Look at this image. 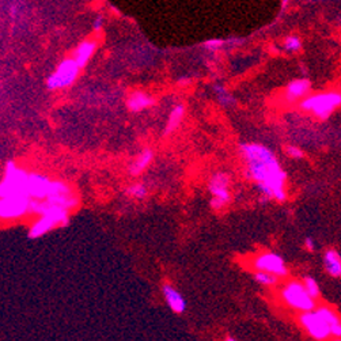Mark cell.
Listing matches in <instances>:
<instances>
[{"mask_svg": "<svg viewBox=\"0 0 341 341\" xmlns=\"http://www.w3.org/2000/svg\"><path fill=\"white\" fill-rule=\"evenodd\" d=\"M239 154L247 177L256 184L263 199L285 201L287 174L275 152L261 143H242Z\"/></svg>", "mask_w": 341, "mask_h": 341, "instance_id": "cell-1", "label": "cell"}, {"mask_svg": "<svg viewBox=\"0 0 341 341\" xmlns=\"http://www.w3.org/2000/svg\"><path fill=\"white\" fill-rule=\"evenodd\" d=\"M341 95L339 91H326L318 94H307L299 102L301 109L314 114L320 120H326L335 110L340 108Z\"/></svg>", "mask_w": 341, "mask_h": 341, "instance_id": "cell-2", "label": "cell"}, {"mask_svg": "<svg viewBox=\"0 0 341 341\" xmlns=\"http://www.w3.org/2000/svg\"><path fill=\"white\" fill-rule=\"evenodd\" d=\"M27 175H29L27 171L18 168L14 162H8L6 165L4 177L0 182V197L29 196L27 194Z\"/></svg>", "mask_w": 341, "mask_h": 341, "instance_id": "cell-3", "label": "cell"}, {"mask_svg": "<svg viewBox=\"0 0 341 341\" xmlns=\"http://www.w3.org/2000/svg\"><path fill=\"white\" fill-rule=\"evenodd\" d=\"M282 298L285 304L301 313L314 310L316 307V299H313L307 294V291L304 290L303 284L296 280H292L284 285V288L282 290Z\"/></svg>", "mask_w": 341, "mask_h": 341, "instance_id": "cell-4", "label": "cell"}, {"mask_svg": "<svg viewBox=\"0 0 341 341\" xmlns=\"http://www.w3.org/2000/svg\"><path fill=\"white\" fill-rule=\"evenodd\" d=\"M208 192L211 194V207L213 211H223L231 200L230 177L223 171H218L208 182Z\"/></svg>", "mask_w": 341, "mask_h": 341, "instance_id": "cell-5", "label": "cell"}, {"mask_svg": "<svg viewBox=\"0 0 341 341\" xmlns=\"http://www.w3.org/2000/svg\"><path fill=\"white\" fill-rule=\"evenodd\" d=\"M46 206L60 207L67 211H72L79 204V199L74 193L70 185H67L63 181H52L49 193L42 200Z\"/></svg>", "mask_w": 341, "mask_h": 341, "instance_id": "cell-6", "label": "cell"}, {"mask_svg": "<svg viewBox=\"0 0 341 341\" xmlns=\"http://www.w3.org/2000/svg\"><path fill=\"white\" fill-rule=\"evenodd\" d=\"M80 68L74 61V58H65L57 65L56 71L48 77L46 86L49 90H61L75 83Z\"/></svg>", "mask_w": 341, "mask_h": 341, "instance_id": "cell-7", "label": "cell"}, {"mask_svg": "<svg viewBox=\"0 0 341 341\" xmlns=\"http://www.w3.org/2000/svg\"><path fill=\"white\" fill-rule=\"evenodd\" d=\"M29 196H15V197H0V219H19L26 213L30 212Z\"/></svg>", "mask_w": 341, "mask_h": 341, "instance_id": "cell-8", "label": "cell"}, {"mask_svg": "<svg viewBox=\"0 0 341 341\" xmlns=\"http://www.w3.org/2000/svg\"><path fill=\"white\" fill-rule=\"evenodd\" d=\"M253 268L256 270H264L276 275L277 277H285L288 275V268L283 257L273 251L260 253L253 260Z\"/></svg>", "mask_w": 341, "mask_h": 341, "instance_id": "cell-9", "label": "cell"}, {"mask_svg": "<svg viewBox=\"0 0 341 341\" xmlns=\"http://www.w3.org/2000/svg\"><path fill=\"white\" fill-rule=\"evenodd\" d=\"M299 322L302 328L307 332V335L316 340H326L330 337V329L328 323L322 320L316 310L303 311L299 317Z\"/></svg>", "mask_w": 341, "mask_h": 341, "instance_id": "cell-10", "label": "cell"}, {"mask_svg": "<svg viewBox=\"0 0 341 341\" xmlns=\"http://www.w3.org/2000/svg\"><path fill=\"white\" fill-rule=\"evenodd\" d=\"M52 180L44 174L29 173L27 175V194L32 200H44L49 193Z\"/></svg>", "mask_w": 341, "mask_h": 341, "instance_id": "cell-11", "label": "cell"}, {"mask_svg": "<svg viewBox=\"0 0 341 341\" xmlns=\"http://www.w3.org/2000/svg\"><path fill=\"white\" fill-rule=\"evenodd\" d=\"M311 83L309 79H294L291 80L287 89L284 91V99L288 103H294L296 101H301L303 97L310 94Z\"/></svg>", "mask_w": 341, "mask_h": 341, "instance_id": "cell-12", "label": "cell"}, {"mask_svg": "<svg viewBox=\"0 0 341 341\" xmlns=\"http://www.w3.org/2000/svg\"><path fill=\"white\" fill-rule=\"evenodd\" d=\"M162 294L168 303V306L175 314H182L187 310V301L180 291L177 290L171 284H163L162 285Z\"/></svg>", "mask_w": 341, "mask_h": 341, "instance_id": "cell-13", "label": "cell"}, {"mask_svg": "<svg viewBox=\"0 0 341 341\" xmlns=\"http://www.w3.org/2000/svg\"><path fill=\"white\" fill-rule=\"evenodd\" d=\"M152 105H154V98L151 97V94H148L146 91H132L128 95V98H127V108L132 113H140L143 110L151 108Z\"/></svg>", "mask_w": 341, "mask_h": 341, "instance_id": "cell-14", "label": "cell"}, {"mask_svg": "<svg viewBox=\"0 0 341 341\" xmlns=\"http://www.w3.org/2000/svg\"><path fill=\"white\" fill-rule=\"evenodd\" d=\"M97 41H94V39H84L76 46V49L74 51V55H72V58L79 68H83L89 64L93 55L97 51Z\"/></svg>", "mask_w": 341, "mask_h": 341, "instance_id": "cell-15", "label": "cell"}, {"mask_svg": "<svg viewBox=\"0 0 341 341\" xmlns=\"http://www.w3.org/2000/svg\"><path fill=\"white\" fill-rule=\"evenodd\" d=\"M317 313L321 316L323 321L328 323L329 329H330V337H336L340 339L341 337V323L340 318L337 316L335 310L330 309L328 306H320V307H314Z\"/></svg>", "mask_w": 341, "mask_h": 341, "instance_id": "cell-16", "label": "cell"}, {"mask_svg": "<svg viewBox=\"0 0 341 341\" xmlns=\"http://www.w3.org/2000/svg\"><path fill=\"white\" fill-rule=\"evenodd\" d=\"M152 159H154V151L151 148H144L135 161L132 162V165L129 166V174L133 177H137L151 165Z\"/></svg>", "mask_w": 341, "mask_h": 341, "instance_id": "cell-17", "label": "cell"}, {"mask_svg": "<svg viewBox=\"0 0 341 341\" xmlns=\"http://www.w3.org/2000/svg\"><path fill=\"white\" fill-rule=\"evenodd\" d=\"M323 266L332 277L339 279L341 276V258L339 251L329 249L323 254Z\"/></svg>", "mask_w": 341, "mask_h": 341, "instance_id": "cell-18", "label": "cell"}, {"mask_svg": "<svg viewBox=\"0 0 341 341\" xmlns=\"http://www.w3.org/2000/svg\"><path fill=\"white\" fill-rule=\"evenodd\" d=\"M184 116H185V106L182 103L175 105L173 109H171V112H170V114H169L168 122H166L165 131H163V135H171L173 132H175L177 129L180 128V125L182 124V120H184Z\"/></svg>", "mask_w": 341, "mask_h": 341, "instance_id": "cell-19", "label": "cell"}, {"mask_svg": "<svg viewBox=\"0 0 341 341\" xmlns=\"http://www.w3.org/2000/svg\"><path fill=\"white\" fill-rule=\"evenodd\" d=\"M213 91H215V95L218 98V102L225 106V108H230V106H234L235 103V98L232 97L231 94L228 93V90L226 89L223 84L215 83L213 84Z\"/></svg>", "mask_w": 341, "mask_h": 341, "instance_id": "cell-20", "label": "cell"}, {"mask_svg": "<svg viewBox=\"0 0 341 341\" xmlns=\"http://www.w3.org/2000/svg\"><path fill=\"white\" fill-rule=\"evenodd\" d=\"M279 279H280V277H277L276 275L269 273V272H264V270H256V273H254V280H256L257 283L261 284V285H265V287H273V285H276Z\"/></svg>", "mask_w": 341, "mask_h": 341, "instance_id": "cell-21", "label": "cell"}, {"mask_svg": "<svg viewBox=\"0 0 341 341\" xmlns=\"http://www.w3.org/2000/svg\"><path fill=\"white\" fill-rule=\"evenodd\" d=\"M127 194H128L129 197H132V199L135 200H143L147 197L148 194V189L146 185H143V184H132L131 187L127 188Z\"/></svg>", "mask_w": 341, "mask_h": 341, "instance_id": "cell-22", "label": "cell"}, {"mask_svg": "<svg viewBox=\"0 0 341 341\" xmlns=\"http://www.w3.org/2000/svg\"><path fill=\"white\" fill-rule=\"evenodd\" d=\"M302 284L303 287H304V290L307 291V294H309L313 299H317V298L320 296L321 290H320V285H318V283H317V280L314 277L306 276L303 279Z\"/></svg>", "mask_w": 341, "mask_h": 341, "instance_id": "cell-23", "label": "cell"}, {"mask_svg": "<svg viewBox=\"0 0 341 341\" xmlns=\"http://www.w3.org/2000/svg\"><path fill=\"white\" fill-rule=\"evenodd\" d=\"M302 48V41L296 36H288L284 39V49L287 52H298Z\"/></svg>", "mask_w": 341, "mask_h": 341, "instance_id": "cell-24", "label": "cell"}, {"mask_svg": "<svg viewBox=\"0 0 341 341\" xmlns=\"http://www.w3.org/2000/svg\"><path fill=\"white\" fill-rule=\"evenodd\" d=\"M225 41L220 38H213V39H208L204 42V48H206L208 52H216L219 51L220 48L225 46Z\"/></svg>", "mask_w": 341, "mask_h": 341, "instance_id": "cell-25", "label": "cell"}, {"mask_svg": "<svg viewBox=\"0 0 341 341\" xmlns=\"http://www.w3.org/2000/svg\"><path fill=\"white\" fill-rule=\"evenodd\" d=\"M284 151H285L287 156H290L291 159H295V161H299V159H302L303 156H304L302 150L299 147H296V146H287V147L284 148Z\"/></svg>", "mask_w": 341, "mask_h": 341, "instance_id": "cell-26", "label": "cell"}, {"mask_svg": "<svg viewBox=\"0 0 341 341\" xmlns=\"http://www.w3.org/2000/svg\"><path fill=\"white\" fill-rule=\"evenodd\" d=\"M103 23H105V20H103L102 17H97V18L94 19V22H93V29H94L95 32H99L103 27Z\"/></svg>", "mask_w": 341, "mask_h": 341, "instance_id": "cell-27", "label": "cell"}, {"mask_svg": "<svg viewBox=\"0 0 341 341\" xmlns=\"http://www.w3.org/2000/svg\"><path fill=\"white\" fill-rule=\"evenodd\" d=\"M304 247L310 251L316 250V242H314V239L310 238V237H307V238L304 239Z\"/></svg>", "mask_w": 341, "mask_h": 341, "instance_id": "cell-28", "label": "cell"}, {"mask_svg": "<svg viewBox=\"0 0 341 341\" xmlns=\"http://www.w3.org/2000/svg\"><path fill=\"white\" fill-rule=\"evenodd\" d=\"M288 1H290V0H283V1H282V7L285 8V7L288 6Z\"/></svg>", "mask_w": 341, "mask_h": 341, "instance_id": "cell-29", "label": "cell"}, {"mask_svg": "<svg viewBox=\"0 0 341 341\" xmlns=\"http://www.w3.org/2000/svg\"><path fill=\"white\" fill-rule=\"evenodd\" d=\"M313 1H323V0H313Z\"/></svg>", "mask_w": 341, "mask_h": 341, "instance_id": "cell-30", "label": "cell"}]
</instances>
